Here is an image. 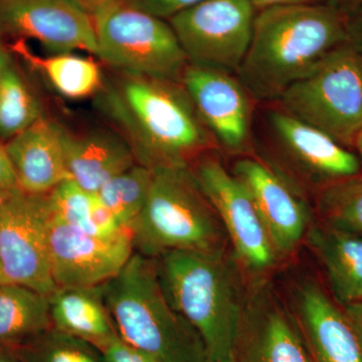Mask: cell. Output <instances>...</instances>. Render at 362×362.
<instances>
[{
	"instance_id": "cell-39",
	"label": "cell",
	"mask_w": 362,
	"mask_h": 362,
	"mask_svg": "<svg viewBox=\"0 0 362 362\" xmlns=\"http://www.w3.org/2000/svg\"><path fill=\"white\" fill-rule=\"evenodd\" d=\"M354 150H356V153L358 156L362 166V132L357 137L356 145H354Z\"/></svg>"
},
{
	"instance_id": "cell-10",
	"label": "cell",
	"mask_w": 362,
	"mask_h": 362,
	"mask_svg": "<svg viewBox=\"0 0 362 362\" xmlns=\"http://www.w3.org/2000/svg\"><path fill=\"white\" fill-rule=\"evenodd\" d=\"M192 170L240 261L255 272L273 267L277 250L243 183L214 157H201Z\"/></svg>"
},
{
	"instance_id": "cell-33",
	"label": "cell",
	"mask_w": 362,
	"mask_h": 362,
	"mask_svg": "<svg viewBox=\"0 0 362 362\" xmlns=\"http://www.w3.org/2000/svg\"><path fill=\"white\" fill-rule=\"evenodd\" d=\"M18 187L4 145L0 144V190Z\"/></svg>"
},
{
	"instance_id": "cell-35",
	"label": "cell",
	"mask_w": 362,
	"mask_h": 362,
	"mask_svg": "<svg viewBox=\"0 0 362 362\" xmlns=\"http://www.w3.org/2000/svg\"><path fill=\"white\" fill-rule=\"evenodd\" d=\"M257 11L274 6H287V4H324L328 0H250Z\"/></svg>"
},
{
	"instance_id": "cell-37",
	"label": "cell",
	"mask_w": 362,
	"mask_h": 362,
	"mask_svg": "<svg viewBox=\"0 0 362 362\" xmlns=\"http://www.w3.org/2000/svg\"><path fill=\"white\" fill-rule=\"evenodd\" d=\"M0 362H25L18 350L13 349H0Z\"/></svg>"
},
{
	"instance_id": "cell-38",
	"label": "cell",
	"mask_w": 362,
	"mask_h": 362,
	"mask_svg": "<svg viewBox=\"0 0 362 362\" xmlns=\"http://www.w3.org/2000/svg\"><path fill=\"white\" fill-rule=\"evenodd\" d=\"M9 57L7 56L6 51H4V47H2L1 42H0V73L4 70V66L8 63Z\"/></svg>"
},
{
	"instance_id": "cell-12",
	"label": "cell",
	"mask_w": 362,
	"mask_h": 362,
	"mask_svg": "<svg viewBox=\"0 0 362 362\" xmlns=\"http://www.w3.org/2000/svg\"><path fill=\"white\" fill-rule=\"evenodd\" d=\"M0 33L54 54L97 52L94 21L74 0H0Z\"/></svg>"
},
{
	"instance_id": "cell-30",
	"label": "cell",
	"mask_w": 362,
	"mask_h": 362,
	"mask_svg": "<svg viewBox=\"0 0 362 362\" xmlns=\"http://www.w3.org/2000/svg\"><path fill=\"white\" fill-rule=\"evenodd\" d=\"M105 362H158L141 350L131 346L117 335L101 349Z\"/></svg>"
},
{
	"instance_id": "cell-3",
	"label": "cell",
	"mask_w": 362,
	"mask_h": 362,
	"mask_svg": "<svg viewBox=\"0 0 362 362\" xmlns=\"http://www.w3.org/2000/svg\"><path fill=\"white\" fill-rule=\"evenodd\" d=\"M102 292L117 335L131 346L158 362H213L201 334L162 291L154 259L134 252Z\"/></svg>"
},
{
	"instance_id": "cell-5",
	"label": "cell",
	"mask_w": 362,
	"mask_h": 362,
	"mask_svg": "<svg viewBox=\"0 0 362 362\" xmlns=\"http://www.w3.org/2000/svg\"><path fill=\"white\" fill-rule=\"evenodd\" d=\"M152 171L146 202L128 228L134 252L156 259L175 251H225L228 237L192 168Z\"/></svg>"
},
{
	"instance_id": "cell-4",
	"label": "cell",
	"mask_w": 362,
	"mask_h": 362,
	"mask_svg": "<svg viewBox=\"0 0 362 362\" xmlns=\"http://www.w3.org/2000/svg\"><path fill=\"white\" fill-rule=\"evenodd\" d=\"M154 261L162 291L201 334L211 361L232 358L244 306L225 251H175Z\"/></svg>"
},
{
	"instance_id": "cell-22",
	"label": "cell",
	"mask_w": 362,
	"mask_h": 362,
	"mask_svg": "<svg viewBox=\"0 0 362 362\" xmlns=\"http://www.w3.org/2000/svg\"><path fill=\"white\" fill-rule=\"evenodd\" d=\"M52 327L49 296L0 282V349H20Z\"/></svg>"
},
{
	"instance_id": "cell-27",
	"label": "cell",
	"mask_w": 362,
	"mask_h": 362,
	"mask_svg": "<svg viewBox=\"0 0 362 362\" xmlns=\"http://www.w3.org/2000/svg\"><path fill=\"white\" fill-rule=\"evenodd\" d=\"M317 209L325 225L362 237V173L321 188Z\"/></svg>"
},
{
	"instance_id": "cell-20",
	"label": "cell",
	"mask_w": 362,
	"mask_h": 362,
	"mask_svg": "<svg viewBox=\"0 0 362 362\" xmlns=\"http://www.w3.org/2000/svg\"><path fill=\"white\" fill-rule=\"evenodd\" d=\"M52 327L101 350L117 337L102 292L94 287H58L49 296Z\"/></svg>"
},
{
	"instance_id": "cell-40",
	"label": "cell",
	"mask_w": 362,
	"mask_h": 362,
	"mask_svg": "<svg viewBox=\"0 0 362 362\" xmlns=\"http://www.w3.org/2000/svg\"><path fill=\"white\" fill-rule=\"evenodd\" d=\"M0 282H6V279H4V272H2L1 263H0Z\"/></svg>"
},
{
	"instance_id": "cell-8",
	"label": "cell",
	"mask_w": 362,
	"mask_h": 362,
	"mask_svg": "<svg viewBox=\"0 0 362 362\" xmlns=\"http://www.w3.org/2000/svg\"><path fill=\"white\" fill-rule=\"evenodd\" d=\"M47 195L18 187L0 190V263L6 282L49 296L57 286L49 262Z\"/></svg>"
},
{
	"instance_id": "cell-1",
	"label": "cell",
	"mask_w": 362,
	"mask_h": 362,
	"mask_svg": "<svg viewBox=\"0 0 362 362\" xmlns=\"http://www.w3.org/2000/svg\"><path fill=\"white\" fill-rule=\"evenodd\" d=\"M345 44L344 16L326 2L266 7L257 11L237 77L255 101L275 103Z\"/></svg>"
},
{
	"instance_id": "cell-26",
	"label": "cell",
	"mask_w": 362,
	"mask_h": 362,
	"mask_svg": "<svg viewBox=\"0 0 362 362\" xmlns=\"http://www.w3.org/2000/svg\"><path fill=\"white\" fill-rule=\"evenodd\" d=\"M152 176L153 171L151 168L135 163L114 176L96 192L120 226L126 230L141 213L148 197Z\"/></svg>"
},
{
	"instance_id": "cell-41",
	"label": "cell",
	"mask_w": 362,
	"mask_h": 362,
	"mask_svg": "<svg viewBox=\"0 0 362 362\" xmlns=\"http://www.w3.org/2000/svg\"><path fill=\"white\" fill-rule=\"evenodd\" d=\"M225 362H237V361H235V356H233V357H232V358L228 359V361H226Z\"/></svg>"
},
{
	"instance_id": "cell-24",
	"label": "cell",
	"mask_w": 362,
	"mask_h": 362,
	"mask_svg": "<svg viewBox=\"0 0 362 362\" xmlns=\"http://www.w3.org/2000/svg\"><path fill=\"white\" fill-rule=\"evenodd\" d=\"M13 49L30 65L42 71L52 87L68 99L80 100L93 96L103 85L101 70L92 59L73 52L42 58L33 54L25 40L14 42Z\"/></svg>"
},
{
	"instance_id": "cell-18",
	"label": "cell",
	"mask_w": 362,
	"mask_h": 362,
	"mask_svg": "<svg viewBox=\"0 0 362 362\" xmlns=\"http://www.w3.org/2000/svg\"><path fill=\"white\" fill-rule=\"evenodd\" d=\"M64 128L44 116L4 145L16 185L33 194H49L69 180Z\"/></svg>"
},
{
	"instance_id": "cell-2",
	"label": "cell",
	"mask_w": 362,
	"mask_h": 362,
	"mask_svg": "<svg viewBox=\"0 0 362 362\" xmlns=\"http://www.w3.org/2000/svg\"><path fill=\"white\" fill-rule=\"evenodd\" d=\"M104 103L146 168H192L216 146L181 83L123 74Z\"/></svg>"
},
{
	"instance_id": "cell-14",
	"label": "cell",
	"mask_w": 362,
	"mask_h": 362,
	"mask_svg": "<svg viewBox=\"0 0 362 362\" xmlns=\"http://www.w3.org/2000/svg\"><path fill=\"white\" fill-rule=\"evenodd\" d=\"M181 85L216 144L243 151L251 138L252 98L233 74L188 65Z\"/></svg>"
},
{
	"instance_id": "cell-19",
	"label": "cell",
	"mask_w": 362,
	"mask_h": 362,
	"mask_svg": "<svg viewBox=\"0 0 362 362\" xmlns=\"http://www.w3.org/2000/svg\"><path fill=\"white\" fill-rule=\"evenodd\" d=\"M63 144L69 180L94 194L114 176L137 163L125 138L110 131L73 135L64 130Z\"/></svg>"
},
{
	"instance_id": "cell-16",
	"label": "cell",
	"mask_w": 362,
	"mask_h": 362,
	"mask_svg": "<svg viewBox=\"0 0 362 362\" xmlns=\"http://www.w3.org/2000/svg\"><path fill=\"white\" fill-rule=\"evenodd\" d=\"M233 356L237 362H314L296 321L264 298L244 308Z\"/></svg>"
},
{
	"instance_id": "cell-6",
	"label": "cell",
	"mask_w": 362,
	"mask_h": 362,
	"mask_svg": "<svg viewBox=\"0 0 362 362\" xmlns=\"http://www.w3.org/2000/svg\"><path fill=\"white\" fill-rule=\"evenodd\" d=\"M274 104L354 150L362 132L361 54L340 45Z\"/></svg>"
},
{
	"instance_id": "cell-11",
	"label": "cell",
	"mask_w": 362,
	"mask_h": 362,
	"mask_svg": "<svg viewBox=\"0 0 362 362\" xmlns=\"http://www.w3.org/2000/svg\"><path fill=\"white\" fill-rule=\"evenodd\" d=\"M267 127L269 142L279 158L300 180L315 187L317 192L335 181L362 173L361 161L354 150L276 104L267 113Z\"/></svg>"
},
{
	"instance_id": "cell-28",
	"label": "cell",
	"mask_w": 362,
	"mask_h": 362,
	"mask_svg": "<svg viewBox=\"0 0 362 362\" xmlns=\"http://www.w3.org/2000/svg\"><path fill=\"white\" fill-rule=\"evenodd\" d=\"M25 362H105L92 343L52 327L16 349Z\"/></svg>"
},
{
	"instance_id": "cell-17",
	"label": "cell",
	"mask_w": 362,
	"mask_h": 362,
	"mask_svg": "<svg viewBox=\"0 0 362 362\" xmlns=\"http://www.w3.org/2000/svg\"><path fill=\"white\" fill-rule=\"evenodd\" d=\"M297 321L314 362H362V345L344 311L313 282L296 291Z\"/></svg>"
},
{
	"instance_id": "cell-29",
	"label": "cell",
	"mask_w": 362,
	"mask_h": 362,
	"mask_svg": "<svg viewBox=\"0 0 362 362\" xmlns=\"http://www.w3.org/2000/svg\"><path fill=\"white\" fill-rule=\"evenodd\" d=\"M204 0H124L128 6L164 21L170 20L176 14Z\"/></svg>"
},
{
	"instance_id": "cell-9",
	"label": "cell",
	"mask_w": 362,
	"mask_h": 362,
	"mask_svg": "<svg viewBox=\"0 0 362 362\" xmlns=\"http://www.w3.org/2000/svg\"><path fill=\"white\" fill-rule=\"evenodd\" d=\"M256 13L250 0H204L168 21L190 65L237 74Z\"/></svg>"
},
{
	"instance_id": "cell-36",
	"label": "cell",
	"mask_w": 362,
	"mask_h": 362,
	"mask_svg": "<svg viewBox=\"0 0 362 362\" xmlns=\"http://www.w3.org/2000/svg\"><path fill=\"white\" fill-rule=\"evenodd\" d=\"M326 4L334 7L342 16L362 6V0H328Z\"/></svg>"
},
{
	"instance_id": "cell-7",
	"label": "cell",
	"mask_w": 362,
	"mask_h": 362,
	"mask_svg": "<svg viewBox=\"0 0 362 362\" xmlns=\"http://www.w3.org/2000/svg\"><path fill=\"white\" fill-rule=\"evenodd\" d=\"M98 58L123 74L181 83L188 63L168 21L125 2L94 18Z\"/></svg>"
},
{
	"instance_id": "cell-23",
	"label": "cell",
	"mask_w": 362,
	"mask_h": 362,
	"mask_svg": "<svg viewBox=\"0 0 362 362\" xmlns=\"http://www.w3.org/2000/svg\"><path fill=\"white\" fill-rule=\"evenodd\" d=\"M47 195L52 218L81 232L101 238H114L128 232L99 195L87 192L71 180H64Z\"/></svg>"
},
{
	"instance_id": "cell-31",
	"label": "cell",
	"mask_w": 362,
	"mask_h": 362,
	"mask_svg": "<svg viewBox=\"0 0 362 362\" xmlns=\"http://www.w3.org/2000/svg\"><path fill=\"white\" fill-rule=\"evenodd\" d=\"M344 26L346 44L362 54V6L345 14Z\"/></svg>"
},
{
	"instance_id": "cell-21",
	"label": "cell",
	"mask_w": 362,
	"mask_h": 362,
	"mask_svg": "<svg viewBox=\"0 0 362 362\" xmlns=\"http://www.w3.org/2000/svg\"><path fill=\"white\" fill-rule=\"evenodd\" d=\"M308 238L338 303L362 301V237L321 223Z\"/></svg>"
},
{
	"instance_id": "cell-15",
	"label": "cell",
	"mask_w": 362,
	"mask_h": 362,
	"mask_svg": "<svg viewBox=\"0 0 362 362\" xmlns=\"http://www.w3.org/2000/svg\"><path fill=\"white\" fill-rule=\"evenodd\" d=\"M233 173L251 195L278 254L293 251L310 223L299 188L274 168L250 157L235 162Z\"/></svg>"
},
{
	"instance_id": "cell-13",
	"label": "cell",
	"mask_w": 362,
	"mask_h": 362,
	"mask_svg": "<svg viewBox=\"0 0 362 362\" xmlns=\"http://www.w3.org/2000/svg\"><path fill=\"white\" fill-rule=\"evenodd\" d=\"M49 247L57 288L103 285L118 275L134 254L129 232L96 237L56 220L52 214Z\"/></svg>"
},
{
	"instance_id": "cell-42",
	"label": "cell",
	"mask_w": 362,
	"mask_h": 362,
	"mask_svg": "<svg viewBox=\"0 0 362 362\" xmlns=\"http://www.w3.org/2000/svg\"><path fill=\"white\" fill-rule=\"evenodd\" d=\"M361 56H362V54H361Z\"/></svg>"
},
{
	"instance_id": "cell-34",
	"label": "cell",
	"mask_w": 362,
	"mask_h": 362,
	"mask_svg": "<svg viewBox=\"0 0 362 362\" xmlns=\"http://www.w3.org/2000/svg\"><path fill=\"white\" fill-rule=\"evenodd\" d=\"M343 311L356 331L357 337L362 345V301L345 305L343 306Z\"/></svg>"
},
{
	"instance_id": "cell-32",
	"label": "cell",
	"mask_w": 362,
	"mask_h": 362,
	"mask_svg": "<svg viewBox=\"0 0 362 362\" xmlns=\"http://www.w3.org/2000/svg\"><path fill=\"white\" fill-rule=\"evenodd\" d=\"M74 1L94 20L100 13L108 11L117 4H122L124 0H74Z\"/></svg>"
},
{
	"instance_id": "cell-25",
	"label": "cell",
	"mask_w": 362,
	"mask_h": 362,
	"mask_svg": "<svg viewBox=\"0 0 362 362\" xmlns=\"http://www.w3.org/2000/svg\"><path fill=\"white\" fill-rule=\"evenodd\" d=\"M42 117L39 100L9 59L0 73V139L8 141Z\"/></svg>"
}]
</instances>
